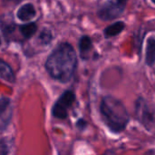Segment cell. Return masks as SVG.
<instances>
[{
	"label": "cell",
	"instance_id": "3",
	"mask_svg": "<svg viewBox=\"0 0 155 155\" xmlns=\"http://www.w3.org/2000/svg\"><path fill=\"white\" fill-rule=\"evenodd\" d=\"M128 0H107L97 10V16L103 21H113L125 11Z\"/></svg>",
	"mask_w": 155,
	"mask_h": 155
},
{
	"label": "cell",
	"instance_id": "17",
	"mask_svg": "<svg viewBox=\"0 0 155 155\" xmlns=\"http://www.w3.org/2000/svg\"><path fill=\"white\" fill-rule=\"evenodd\" d=\"M152 2H153V3L155 5V0H152Z\"/></svg>",
	"mask_w": 155,
	"mask_h": 155
},
{
	"label": "cell",
	"instance_id": "1",
	"mask_svg": "<svg viewBox=\"0 0 155 155\" xmlns=\"http://www.w3.org/2000/svg\"><path fill=\"white\" fill-rule=\"evenodd\" d=\"M78 58L74 48L67 42L60 43L47 56L45 68L54 80L65 84L73 78Z\"/></svg>",
	"mask_w": 155,
	"mask_h": 155
},
{
	"label": "cell",
	"instance_id": "6",
	"mask_svg": "<svg viewBox=\"0 0 155 155\" xmlns=\"http://www.w3.org/2000/svg\"><path fill=\"white\" fill-rule=\"evenodd\" d=\"M36 15V10L32 3L24 4L16 12V17L21 22H30Z\"/></svg>",
	"mask_w": 155,
	"mask_h": 155
},
{
	"label": "cell",
	"instance_id": "4",
	"mask_svg": "<svg viewBox=\"0 0 155 155\" xmlns=\"http://www.w3.org/2000/svg\"><path fill=\"white\" fill-rule=\"evenodd\" d=\"M136 117L145 128L152 131L155 127V108L143 98L136 101Z\"/></svg>",
	"mask_w": 155,
	"mask_h": 155
},
{
	"label": "cell",
	"instance_id": "7",
	"mask_svg": "<svg viewBox=\"0 0 155 155\" xmlns=\"http://www.w3.org/2000/svg\"><path fill=\"white\" fill-rule=\"evenodd\" d=\"M12 115V106L10 99L5 96L1 98V129L4 130L9 124Z\"/></svg>",
	"mask_w": 155,
	"mask_h": 155
},
{
	"label": "cell",
	"instance_id": "16",
	"mask_svg": "<svg viewBox=\"0 0 155 155\" xmlns=\"http://www.w3.org/2000/svg\"><path fill=\"white\" fill-rule=\"evenodd\" d=\"M85 125H86V123H85L83 119L79 120V121H78V123H77V126H78L79 128H84Z\"/></svg>",
	"mask_w": 155,
	"mask_h": 155
},
{
	"label": "cell",
	"instance_id": "14",
	"mask_svg": "<svg viewBox=\"0 0 155 155\" xmlns=\"http://www.w3.org/2000/svg\"><path fill=\"white\" fill-rule=\"evenodd\" d=\"M53 37L54 36H53V33L51 29L43 28L37 36V42L42 45H47L52 42Z\"/></svg>",
	"mask_w": 155,
	"mask_h": 155
},
{
	"label": "cell",
	"instance_id": "9",
	"mask_svg": "<svg viewBox=\"0 0 155 155\" xmlns=\"http://www.w3.org/2000/svg\"><path fill=\"white\" fill-rule=\"evenodd\" d=\"M125 28V23L124 21H116L108 26H106L104 30V35L106 39L114 37L120 35Z\"/></svg>",
	"mask_w": 155,
	"mask_h": 155
},
{
	"label": "cell",
	"instance_id": "2",
	"mask_svg": "<svg viewBox=\"0 0 155 155\" xmlns=\"http://www.w3.org/2000/svg\"><path fill=\"white\" fill-rule=\"evenodd\" d=\"M100 113L104 123L114 133L124 131L129 122V114L124 104L110 95L102 99Z\"/></svg>",
	"mask_w": 155,
	"mask_h": 155
},
{
	"label": "cell",
	"instance_id": "13",
	"mask_svg": "<svg viewBox=\"0 0 155 155\" xmlns=\"http://www.w3.org/2000/svg\"><path fill=\"white\" fill-rule=\"evenodd\" d=\"M18 27V25H16L15 24V22L11 21H4L2 19L1 21V33H2V36L5 39L6 42H10V37L13 36V34L15 31V28Z\"/></svg>",
	"mask_w": 155,
	"mask_h": 155
},
{
	"label": "cell",
	"instance_id": "10",
	"mask_svg": "<svg viewBox=\"0 0 155 155\" xmlns=\"http://www.w3.org/2000/svg\"><path fill=\"white\" fill-rule=\"evenodd\" d=\"M145 63L148 66L152 67L155 64V37L150 36L146 40L145 51Z\"/></svg>",
	"mask_w": 155,
	"mask_h": 155
},
{
	"label": "cell",
	"instance_id": "8",
	"mask_svg": "<svg viewBox=\"0 0 155 155\" xmlns=\"http://www.w3.org/2000/svg\"><path fill=\"white\" fill-rule=\"evenodd\" d=\"M93 47H94L93 41L89 35H84L80 37L78 42V48H79L80 57L83 60L88 59V54L91 53Z\"/></svg>",
	"mask_w": 155,
	"mask_h": 155
},
{
	"label": "cell",
	"instance_id": "5",
	"mask_svg": "<svg viewBox=\"0 0 155 155\" xmlns=\"http://www.w3.org/2000/svg\"><path fill=\"white\" fill-rule=\"evenodd\" d=\"M75 101V94L72 90L64 91L52 108V114L58 119H65L68 115V109Z\"/></svg>",
	"mask_w": 155,
	"mask_h": 155
},
{
	"label": "cell",
	"instance_id": "11",
	"mask_svg": "<svg viewBox=\"0 0 155 155\" xmlns=\"http://www.w3.org/2000/svg\"><path fill=\"white\" fill-rule=\"evenodd\" d=\"M18 31L24 39H30L37 32V25L35 22H27L18 25Z\"/></svg>",
	"mask_w": 155,
	"mask_h": 155
},
{
	"label": "cell",
	"instance_id": "12",
	"mask_svg": "<svg viewBox=\"0 0 155 155\" xmlns=\"http://www.w3.org/2000/svg\"><path fill=\"white\" fill-rule=\"evenodd\" d=\"M0 76L8 83L14 84L15 82V76L11 66L3 59H0Z\"/></svg>",
	"mask_w": 155,
	"mask_h": 155
},
{
	"label": "cell",
	"instance_id": "15",
	"mask_svg": "<svg viewBox=\"0 0 155 155\" xmlns=\"http://www.w3.org/2000/svg\"><path fill=\"white\" fill-rule=\"evenodd\" d=\"M15 146L13 141L4 138L1 141V155H14Z\"/></svg>",
	"mask_w": 155,
	"mask_h": 155
}]
</instances>
